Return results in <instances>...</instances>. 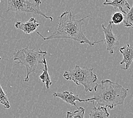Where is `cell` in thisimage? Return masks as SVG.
I'll use <instances>...</instances> for the list:
<instances>
[{
  "label": "cell",
  "mask_w": 133,
  "mask_h": 118,
  "mask_svg": "<svg viewBox=\"0 0 133 118\" xmlns=\"http://www.w3.org/2000/svg\"><path fill=\"white\" fill-rule=\"evenodd\" d=\"M91 18L89 16H85L79 20L75 18V15L70 10L62 13L57 21V25L55 31L49 36L44 37L39 32L37 34L44 40H49L55 39H69L77 41L80 44L86 43L93 47L95 44L104 41V40L92 41L85 35L82 29L83 21L86 18Z\"/></svg>",
  "instance_id": "1"
},
{
  "label": "cell",
  "mask_w": 133,
  "mask_h": 118,
  "mask_svg": "<svg viewBox=\"0 0 133 118\" xmlns=\"http://www.w3.org/2000/svg\"><path fill=\"white\" fill-rule=\"evenodd\" d=\"M94 89L93 97L82 100V102H96V106L108 107L112 110L123 104L129 91V89L110 79L102 80L100 84H96Z\"/></svg>",
  "instance_id": "2"
},
{
  "label": "cell",
  "mask_w": 133,
  "mask_h": 118,
  "mask_svg": "<svg viewBox=\"0 0 133 118\" xmlns=\"http://www.w3.org/2000/svg\"><path fill=\"white\" fill-rule=\"evenodd\" d=\"M46 55V51H42L40 48L37 51L35 49H30L28 46L14 53V60L18 61L15 65H23L26 68V76L24 79L25 82L29 81L31 74L35 73L39 64H43V60Z\"/></svg>",
  "instance_id": "3"
},
{
  "label": "cell",
  "mask_w": 133,
  "mask_h": 118,
  "mask_svg": "<svg viewBox=\"0 0 133 118\" xmlns=\"http://www.w3.org/2000/svg\"><path fill=\"white\" fill-rule=\"evenodd\" d=\"M94 69V68L88 69L75 65L72 71L64 72L63 77L66 80L73 81L78 86L82 85L86 92H92L94 89L93 84L97 79L96 74L93 73Z\"/></svg>",
  "instance_id": "4"
},
{
  "label": "cell",
  "mask_w": 133,
  "mask_h": 118,
  "mask_svg": "<svg viewBox=\"0 0 133 118\" xmlns=\"http://www.w3.org/2000/svg\"><path fill=\"white\" fill-rule=\"evenodd\" d=\"M8 10L7 11H12L21 13H31L42 16L46 19L53 21L52 17L47 16L43 13L40 9L42 4L41 0H34V2H31L28 0H7Z\"/></svg>",
  "instance_id": "5"
},
{
  "label": "cell",
  "mask_w": 133,
  "mask_h": 118,
  "mask_svg": "<svg viewBox=\"0 0 133 118\" xmlns=\"http://www.w3.org/2000/svg\"><path fill=\"white\" fill-rule=\"evenodd\" d=\"M113 24L111 21H109V24L107 27L104 26V24H101L105 36L104 41L106 43L107 50L112 55L114 53V51L118 47L119 44L118 40L113 33Z\"/></svg>",
  "instance_id": "6"
},
{
  "label": "cell",
  "mask_w": 133,
  "mask_h": 118,
  "mask_svg": "<svg viewBox=\"0 0 133 118\" xmlns=\"http://www.w3.org/2000/svg\"><path fill=\"white\" fill-rule=\"evenodd\" d=\"M40 26L38 21L34 17H31L28 21L23 23L20 21H17L15 23V27L17 29L21 30L26 34L32 33Z\"/></svg>",
  "instance_id": "7"
},
{
  "label": "cell",
  "mask_w": 133,
  "mask_h": 118,
  "mask_svg": "<svg viewBox=\"0 0 133 118\" xmlns=\"http://www.w3.org/2000/svg\"><path fill=\"white\" fill-rule=\"evenodd\" d=\"M119 51L123 56V59L120 62V64H125V66L121 68L126 71L130 68L133 61V47L128 44L125 46L120 48Z\"/></svg>",
  "instance_id": "8"
},
{
  "label": "cell",
  "mask_w": 133,
  "mask_h": 118,
  "mask_svg": "<svg viewBox=\"0 0 133 118\" xmlns=\"http://www.w3.org/2000/svg\"><path fill=\"white\" fill-rule=\"evenodd\" d=\"M54 97L59 98L62 101H64L66 103L70 104L71 106H77L75 101H78L82 102V100L79 97L78 94H74L72 92L68 91H64L62 92H55L53 93Z\"/></svg>",
  "instance_id": "9"
},
{
  "label": "cell",
  "mask_w": 133,
  "mask_h": 118,
  "mask_svg": "<svg viewBox=\"0 0 133 118\" xmlns=\"http://www.w3.org/2000/svg\"><path fill=\"white\" fill-rule=\"evenodd\" d=\"M93 108L90 111L89 117L90 118H107L109 116V113L107 107L102 106H96L92 102Z\"/></svg>",
  "instance_id": "10"
},
{
  "label": "cell",
  "mask_w": 133,
  "mask_h": 118,
  "mask_svg": "<svg viewBox=\"0 0 133 118\" xmlns=\"http://www.w3.org/2000/svg\"><path fill=\"white\" fill-rule=\"evenodd\" d=\"M103 5L112 6L115 9H118L123 14H126L130 9V6L127 0H113V1L109 2H104Z\"/></svg>",
  "instance_id": "11"
},
{
  "label": "cell",
  "mask_w": 133,
  "mask_h": 118,
  "mask_svg": "<svg viewBox=\"0 0 133 118\" xmlns=\"http://www.w3.org/2000/svg\"><path fill=\"white\" fill-rule=\"evenodd\" d=\"M43 64L44 66V68L42 69L43 73L39 76V78L42 80V82L43 83L45 84L46 89H49L50 86L52 85V82L51 80H50V77L48 73V66H47V63L45 58H44L43 60Z\"/></svg>",
  "instance_id": "12"
},
{
  "label": "cell",
  "mask_w": 133,
  "mask_h": 118,
  "mask_svg": "<svg viewBox=\"0 0 133 118\" xmlns=\"http://www.w3.org/2000/svg\"><path fill=\"white\" fill-rule=\"evenodd\" d=\"M122 22L124 26L133 28V4L129 10L124 14V18Z\"/></svg>",
  "instance_id": "13"
},
{
  "label": "cell",
  "mask_w": 133,
  "mask_h": 118,
  "mask_svg": "<svg viewBox=\"0 0 133 118\" xmlns=\"http://www.w3.org/2000/svg\"><path fill=\"white\" fill-rule=\"evenodd\" d=\"M85 109L82 107H79L74 111H68L66 117L67 118H84Z\"/></svg>",
  "instance_id": "14"
},
{
  "label": "cell",
  "mask_w": 133,
  "mask_h": 118,
  "mask_svg": "<svg viewBox=\"0 0 133 118\" xmlns=\"http://www.w3.org/2000/svg\"><path fill=\"white\" fill-rule=\"evenodd\" d=\"M0 104H2L6 109H9L10 108V104L8 97L3 90L1 85H0Z\"/></svg>",
  "instance_id": "15"
},
{
  "label": "cell",
  "mask_w": 133,
  "mask_h": 118,
  "mask_svg": "<svg viewBox=\"0 0 133 118\" xmlns=\"http://www.w3.org/2000/svg\"><path fill=\"white\" fill-rule=\"evenodd\" d=\"M123 18H124V15L121 11H116L112 14L111 21L113 24H119L123 22Z\"/></svg>",
  "instance_id": "16"
},
{
  "label": "cell",
  "mask_w": 133,
  "mask_h": 118,
  "mask_svg": "<svg viewBox=\"0 0 133 118\" xmlns=\"http://www.w3.org/2000/svg\"><path fill=\"white\" fill-rule=\"evenodd\" d=\"M113 0H105V2H111V1H113Z\"/></svg>",
  "instance_id": "17"
},
{
  "label": "cell",
  "mask_w": 133,
  "mask_h": 118,
  "mask_svg": "<svg viewBox=\"0 0 133 118\" xmlns=\"http://www.w3.org/2000/svg\"><path fill=\"white\" fill-rule=\"evenodd\" d=\"M2 59V58H1V56H0V60H1Z\"/></svg>",
  "instance_id": "18"
},
{
  "label": "cell",
  "mask_w": 133,
  "mask_h": 118,
  "mask_svg": "<svg viewBox=\"0 0 133 118\" xmlns=\"http://www.w3.org/2000/svg\"><path fill=\"white\" fill-rule=\"evenodd\" d=\"M0 2H1V0H0Z\"/></svg>",
  "instance_id": "19"
}]
</instances>
